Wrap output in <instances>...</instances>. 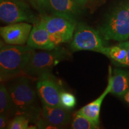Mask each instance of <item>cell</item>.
<instances>
[{
	"instance_id": "14",
	"label": "cell",
	"mask_w": 129,
	"mask_h": 129,
	"mask_svg": "<svg viewBox=\"0 0 129 129\" xmlns=\"http://www.w3.org/2000/svg\"><path fill=\"white\" fill-rule=\"evenodd\" d=\"M129 91V72L115 69L113 71L111 93L118 96H124Z\"/></svg>"
},
{
	"instance_id": "3",
	"label": "cell",
	"mask_w": 129,
	"mask_h": 129,
	"mask_svg": "<svg viewBox=\"0 0 129 129\" xmlns=\"http://www.w3.org/2000/svg\"><path fill=\"white\" fill-rule=\"evenodd\" d=\"M99 31L105 40L125 41L129 38V1L114 9L100 27Z\"/></svg>"
},
{
	"instance_id": "6",
	"label": "cell",
	"mask_w": 129,
	"mask_h": 129,
	"mask_svg": "<svg viewBox=\"0 0 129 129\" xmlns=\"http://www.w3.org/2000/svg\"><path fill=\"white\" fill-rule=\"evenodd\" d=\"M99 31L83 23L77 25L71 48L73 51H92L102 54L105 47Z\"/></svg>"
},
{
	"instance_id": "11",
	"label": "cell",
	"mask_w": 129,
	"mask_h": 129,
	"mask_svg": "<svg viewBox=\"0 0 129 129\" xmlns=\"http://www.w3.org/2000/svg\"><path fill=\"white\" fill-rule=\"evenodd\" d=\"M46 5L54 15L75 20L83 13V8L74 0H47Z\"/></svg>"
},
{
	"instance_id": "19",
	"label": "cell",
	"mask_w": 129,
	"mask_h": 129,
	"mask_svg": "<svg viewBox=\"0 0 129 129\" xmlns=\"http://www.w3.org/2000/svg\"><path fill=\"white\" fill-rule=\"evenodd\" d=\"M60 104L64 108L71 109L74 108L76 105V98L72 93L62 91L60 94Z\"/></svg>"
},
{
	"instance_id": "13",
	"label": "cell",
	"mask_w": 129,
	"mask_h": 129,
	"mask_svg": "<svg viewBox=\"0 0 129 129\" xmlns=\"http://www.w3.org/2000/svg\"><path fill=\"white\" fill-rule=\"evenodd\" d=\"M112 83V71L111 67L109 69V77L108 85L105 90L100 96L91 102L86 105L77 111V113L81 114L88 119L93 121L97 125H99V116L101 108L105 98L108 93H111Z\"/></svg>"
},
{
	"instance_id": "9",
	"label": "cell",
	"mask_w": 129,
	"mask_h": 129,
	"mask_svg": "<svg viewBox=\"0 0 129 129\" xmlns=\"http://www.w3.org/2000/svg\"><path fill=\"white\" fill-rule=\"evenodd\" d=\"M41 111V118L38 122L40 127L47 126L60 128L69 123L71 115L68 109L62 106H50L43 104Z\"/></svg>"
},
{
	"instance_id": "4",
	"label": "cell",
	"mask_w": 129,
	"mask_h": 129,
	"mask_svg": "<svg viewBox=\"0 0 129 129\" xmlns=\"http://www.w3.org/2000/svg\"><path fill=\"white\" fill-rule=\"evenodd\" d=\"M70 54L65 48L56 47L50 50L35 52L26 66L24 74L31 77H39L49 72L54 67L69 57Z\"/></svg>"
},
{
	"instance_id": "17",
	"label": "cell",
	"mask_w": 129,
	"mask_h": 129,
	"mask_svg": "<svg viewBox=\"0 0 129 129\" xmlns=\"http://www.w3.org/2000/svg\"><path fill=\"white\" fill-rule=\"evenodd\" d=\"M71 128L74 129H96L99 127L93 121L76 112L72 121Z\"/></svg>"
},
{
	"instance_id": "25",
	"label": "cell",
	"mask_w": 129,
	"mask_h": 129,
	"mask_svg": "<svg viewBox=\"0 0 129 129\" xmlns=\"http://www.w3.org/2000/svg\"><path fill=\"white\" fill-rule=\"evenodd\" d=\"M88 1H93V0H88Z\"/></svg>"
},
{
	"instance_id": "23",
	"label": "cell",
	"mask_w": 129,
	"mask_h": 129,
	"mask_svg": "<svg viewBox=\"0 0 129 129\" xmlns=\"http://www.w3.org/2000/svg\"><path fill=\"white\" fill-rule=\"evenodd\" d=\"M75 2L78 3L80 6H81L82 7L84 8V7L87 4L88 0H74Z\"/></svg>"
},
{
	"instance_id": "22",
	"label": "cell",
	"mask_w": 129,
	"mask_h": 129,
	"mask_svg": "<svg viewBox=\"0 0 129 129\" xmlns=\"http://www.w3.org/2000/svg\"><path fill=\"white\" fill-rule=\"evenodd\" d=\"M8 118L9 117H7V116L1 114L0 115V128H7L9 124V122H8Z\"/></svg>"
},
{
	"instance_id": "12",
	"label": "cell",
	"mask_w": 129,
	"mask_h": 129,
	"mask_svg": "<svg viewBox=\"0 0 129 129\" xmlns=\"http://www.w3.org/2000/svg\"><path fill=\"white\" fill-rule=\"evenodd\" d=\"M27 45L34 49L50 50L56 47L51 41L49 34L41 19L34 25Z\"/></svg>"
},
{
	"instance_id": "18",
	"label": "cell",
	"mask_w": 129,
	"mask_h": 129,
	"mask_svg": "<svg viewBox=\"0 0 129 129\" xmlns=\"http://www.w3.org/2000/svg\"><path fill=\"white\" fill-rule=\"evenodd\" d=\"M30 119L25 115H16L9 122L7 128L9 129H26L29 128Z\"/></svg>"
},
{
	"instance_id": "5",
	"label": "cell",
	"mask_w": 129,
	"mask_h": 129,
	"mask_svg": "<svg viewBox=\"0 0 129 129\" xmlns=\"http://www.w3.org/2000/svg\"><path fill=\"white\" fill-rule=\"evenodd\" d=\"M55 46L72 41L77 26L76 20L63 16L44 15L41 17Z\"/></svg>"
},
{
	"instance_id": "2",
	"label": "cell",
	"mask_w": 129,
	"mask_h": 129,
	"mask_svg": "<svg viewBox=\"0 0 129 129\" xmlns=\"http://www.w3.org/2000/svg\"><path fill=\"white\" fill-rule=\"evenodd\" d=\"M15 115H25L29 118L36 120L39 117L37 104V91L33 87L26 77H17L9 88Z\"/></svg>"
},
{
	"instance_id": "10",
	"label": "cell",
	"mask_w": 129,
	"mask_h": 129,
	"mask_svg": "<svg viewBox=\"0 0 129 129\" xmlns=\"http://www.w3.org/2000/svg\"><path fill=\"white\" fill-rule=\"evenodd\" d=\"M33 28L28 22L9 24L0 28V34L7 44L25 45Z\"/></svg>"
},
{
	"instance_id": "15",
	"label": "cell",
	"mask_w": 129,
	"mask_h": 129,
	"mask_svg": "<svg viewBox=\"0 0 129 129\" xmlns=\"http://www.w3.org/2000/svg\"><path fill=\"white\" fill-rule=\"evenodd\" d=\"M0 114L7 117L13 115V108L9 90L3 83L0 85Z\"/></svg>"
},
{
	"instance_id": "1",
	"label": "cell",
	"mask_w": 129,
	"mask_h": 129,
	"mask_svg": "<svg viewBox=\"0 0 129 129\" xmlns=\"http://www.w3.org/2000/svg\"><path fill=\"white\" fill-rule=\"evenodd\" d=\"M35 49L23 45H4L0 49V79L1 82L20 77Z\"/></svg>"
},
{
	"instance_id": "8",
	"label": "cell",
	"mask_w": 129,
	"mask_h": 129,
	"mask_svg": "<svg viewBox=\"0 0 129 129\" xmlns=\"http://www.w3.org/2000/svg\"><path fill=\"white\" fill-rule=\"evenodd\" d=\"M38 79L37 91L42 104L50 106H62L60 98L62 90L50 72L43 74Z\"/></svg>"
},
{
	"instance_id": "21",
	"label": "cell",
	"mask_w": 129,
	"mask_h": 129,
	"mask_svg": "<svg viewBox=\"0 0 129 129\" xmlns=\"http://www.w3.org/2000/svg\"><path fill=\"white\" fill-rule=\"evenodd\" d=\"M119 44H120L121 46L123 47L124 48H125L127 51L126 59H125V63L123 66H125V67H129V41H122Z\"/></svg>"
},
{
	"instance_id": "20",
	"label": "cell",
	"mask_w": 129,
	"mask_h": 129,
	"mask_svg": "<svg viewBox=\"0 0 129 129\" xmlns=\"http://www.w3.org/2000/svg\"><path fill=\"white\" fill-rule=\"evenodd\" d=\"M33 7L40 12H43L47 9V0H29Z\"/></svg>"
},
{
	"instance_id": "7",
	"label": "cell",
	"mask_w": 129,
	"mask_h": 129,
	"mask_svg": "<svg viewBox=\"0 0 129 129\" xmlns=\"http://www.w3.org/2000/svg\"><path fill=\"white\" fill-rule=\"evenodd\" d=\"M0 19L7 24L25 22L35 24L38 21L23 0H0Z\"/></svg>"
},
{
	"instance_id": "16",
	"label": "cell",
	"mask_w": 129,
	"mask_h": 129,
	"mask_svg": "<svg viewBox=\"0 0 129 129\" xmlns=\"http://www.w3.org/2000/svg\"><path fill=\"white\" fill-rule=\"evenodd\" d=\"M102 54L122 66L125 63L127 57L126 50L120 44L111 47H105Z\"/></svg>"
},
{
	"instance_id": "24",
	"label": "cell",
	"mask_w": 129,
	"mask_h": 129,
	"mask_svg": "<svg viewBox=\"0 0 129 129\" xmlns=\"http://www.w3.org/2000/svg\"><path fill=\"white\" fill-rule=\"evenodd\" d=\"M124 99L125 101L129 103V91H127V92L125 93L124 96Z\"/></svg>"
}]
</instances>
